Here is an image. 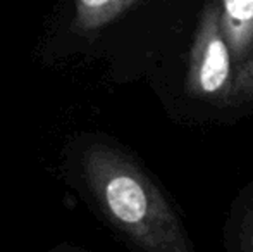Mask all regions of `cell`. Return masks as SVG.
Here are the masks:
<instances>
[{"label":"cell","instance_id":"277c9868","mask_svg":"<svg viewBox=\"0 0 253 252\" xmlns=\"http://www.w3.org/2000/svg\"><path fill=\"white\" fill-rule=\"evenodd\" d=\"M138 2L140 0H74L71 26L81 35L95 33Z\"/></svg>","mask_w":253,"mask_h":252},{"label":"cell","instance_id":"8992f818","mask_svg":"<svg viewBox=\"0 0 253 252\" xmlns=\"http://www.w3.org/2000/svg\"><path fill=\"white\" fill-rule=\"evenodd\" d=\"M243 252H253V218L245 226L243 233Z\"/></svg>","mask_w":253,"mask_h":252},{"label":"cell","instance_id":"3957f363","mask_svg":"<svg viewBox=\"0 0 253 252\" xmlns=\"http://www.w3.org/2000/svg\"><path fill=\"white\" fill-rule=\"evenodd\" d=\"M222 26L234 61L253 50V0H219Z\"/></svg>","mask_w":253,"mask_h":252},{"label":"cell","instance_id":"7a4b0ae2","mask_svg":"<svg viewBox=\"0 0 253 252\" xmlns=\"http://www.w3.org/2000/svg\"><path fill=\"white\" fill-rule=\"evenodd\" d=\"M233 61L219 0H207L190 50L188 92L195 97H220L224 101L234 76Z\"/></svg>","mask_w":253,"mask_h":252},{"label":"cell","instance_id":"6da1fadb","mask_svg":"<svg viewBox=\"0 0 253 252\" xmlns=\"http://www.w3.org/2000/svg\"><path fill=\"white\" fill-rule=\"evenodd\" d=\"M76 162L95 207L141 252H191L174 209L126 152L91 138L80 145Z\"/></svg>","mask_w":253,"mask_h":252},{"label":"cell","instance_id":"5b68a950","mask_svg":"<svg viewBox=\"0 0 253 252\" xmlns=\"http://www.w3.org/2000/svg\"><path fill=\"white\" fill-rule=\"evenodd\" d=\"M253 99V50L234 67V76L224 102L240 104Z\"/></svg>","mask_w":253,"mask_h":252}]
</instances>
